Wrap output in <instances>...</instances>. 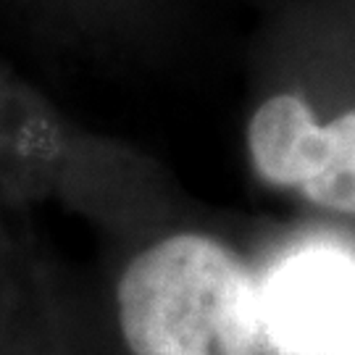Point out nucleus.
I'll return each mask as SVG.
<instances>
[{
	"instance_id": "7ed1b4c3",
	"label": "nucleus",
	"mask_w": 355,
	"mask_h": 355,
	"mask_svg": "<svg viewBox=\"0 0 355 355\" xmlns=\"http://www.w3.org/2000/svg\"><path fill=\"white\" fill-rule=\"evenodd\" d=\"M263 340L271 355L355 353V255L308 245L258 279Z\"/></svg>"
},
{
	"instance_id": "20e7f679",
	"label": "nucleus",
	"mask_w": 355,
	"mask_h": 355,
	"mask_svg": "<svg viewBox=\"0 0 355 355\" xmlns=\"http://www.w3.org/2000/svg\"><path fill=\"white\" fill-rule=\"evenodd\" d=\"M248 155L271 187L297 190L318 208L355 216V108L318 124L295 92L271 95L248 121Z\"/></svg>"
},
{
	"instance_id": "f03ea898",
	"label": "nucleus",
	"mask_w": 355,
	"mask_h": 355,
	"mask_svg": "<svg viewBox=\"0 0 355 355\" xmlns=\"http://www.w3.org/2000/svg\"><path fill=\"white\" fill-rule=\"evenodd\" d=\"M121 155L0 64V208L58 205L111 221L124 203Z\"/></svg>"
},
{
	"instance_id": "f257e3e1",
	"label": "nucleus",
	"mask_w": 355,
	"mask_h": 355,
	"mask_svg": "<svg viewBox=\"0 0 355 355\" xmlns=\"http://www.w3.org/2000/svg\"><path fill=\"white\" fill-rule=\"evenodd\" d=\"M114 321L127 355H271L258 277L203 232H171L132 255L114 282Z\"/></svg>"
},
{
	"instance_id": "39448f33",
	"label": "nucleus",
	"mask_w": 355,
	"mask_h": 355,
	"mask_svg": "<svg viewBox=\"0 0 355 355\" xmlns=\"http://www.w3.org/2000/svg\"><path fill=\"white\" fill-rule=\"evenodd\" d=\"M21 24L58 51L92 45L111 24L114 0H11Z\"/></svg>"
},
{
	"instance_id": "0eeeda50",
	"label": "nucleus",
	"mask_w": 355,
	"mask_h": 355,
	"mask_svg": "<svg viewBox=\"0 0 355 355\" xmlns=\"http://www.w3.org/2000/svg\"><path fill=\"white\" fill-rule=\"evenodd\" d=\"M3 355H21V353H19V347H16V345H8V347L3 350Z\"/></svg>"
},
{
	"instance_id": "423d86ee",
	"label": "nucleus",
	"mask_w": 355,
	"mask_h": 355,
	"mask_svg": "<svg viewBox=\"0 0 355 355\" xmlns=\"http://www.w3.org/2000/svg\"><path fill=\"white\" fill-rule=\"evenodd\" d=\"M37 250L29 234L0 227V337H8L32 287Z\"/></svg>"
},
{
	"instance_id": "6e6552de",
	"label": "nucleus",
	"mask_w": 355,
	"mask_h": 355,
	"mask_svg": "<svg viewBox=\"0 0 355 355\" xmlns=\"http://www.w3.org/2000/svg\"><path fill=\"white\" fill-rule=\"evenodd\" d=\"M350 355H355V353H350Z\"/></svg>"
}]
</instances>
